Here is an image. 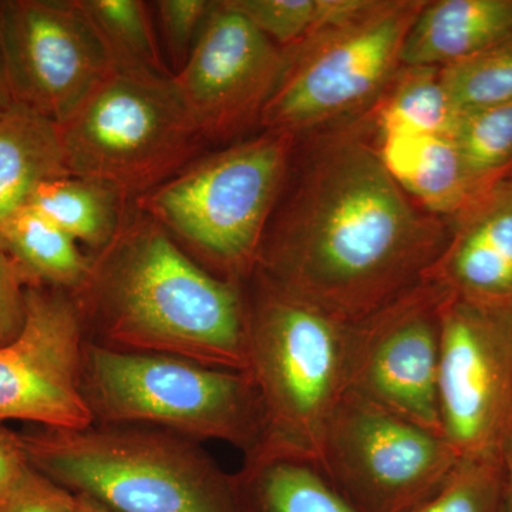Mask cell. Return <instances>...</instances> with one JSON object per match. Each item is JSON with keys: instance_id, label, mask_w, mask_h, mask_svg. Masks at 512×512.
Returning a JSON list of instances; mask_svg holds the SVG:
<instances>
[{"instance_id": "e575fe53", "label": "cell", "mask_w": 512, "mask_h": 512, "mask_svg": "<svg viewBox=\"0 0 512 512\" xmlns=\"http://www.w3.org/2000/svg\"><path fill=\"white\" fill-rule=\"evenodd\" d=\"M0 113H2V110H0Z\"/></svg>"}, {"instance_id": "9c48e42d", "label": "cell", "mask_w": 512, "mask_h": 512, "mask_svg": "<svg viewBox=\"0 0 512 512\" xmlns=\"http://www.w3.org/2000/svg\"><path fill=\"white\" fill-rule=\"evenodd\" d=\"M460 457L443 436L346 392L319 467L357 512H414Z\"/></svg>"}, {"instance_id": "8992f818", "label": "cell", "mask_w": 512, "mask_h": 512, "mask_svg": "<svg viewBox=\"0 0 512 512\" xmlns=\"http://www.w3.org/2000/svg\"><path fill=\"white\" fill-rule=\"evenodd\" d=\"M82 393L93 424L156 427L198 443L224 441L244 458L258 447L261 413L247 372L116 352L86 340Z\"/></svg>"}, {"instance_id": "1f68e13d", "label": "cell", "mask_w": 512, "mask_h": 512, "mask_svg": "<svg viewBox=\"0 0 512 512\" xmlns=\"http://www.w3.org/2000/svg\"><path fill=\"white\" fill-rule=\"evenodd\" d=\"M501 454L504 464V512H512V436L505 441Z\"/></svg>"}, {"instance_id": "cb8c5ba5", "label": "cell", "mask_w": 512, "mask_h": 512, "mask_svg": "<svg viewBox=\"0 0 512 512\" xmlns=\"http://www.w3.org/2000/svg\"><path fill=\"white\" fill-rule=\"evenodd\" d=\"M227 3L276 46L289 49L352 15L363 0H227Z\"/></svg>"}, {"instance_id": "d6a6232c", "label": "cell", "mask_w": 512, "mask_h": 512, "mask_svg": "<svg viewBox=\"0 0 512 512\" xmlns=\"http://www.w3.org/2000/svg\"><path fill=\"white\" fill-rule=\"evenodd\" d=\"M10 104H12V99H10L5 64H3L2 46H0V110L8 109Z\"/></svg>"}, {"instance_id": "f546056e", "label": "cell", "mask_w": 512, "mask_h": 512, "mask_svg": "<svg viewBox=\"0 0 512 512\" xmlns=\"http://www.w3.org/2000/svg\"><path fill=\"white\" fill-rule=\"evenodd\" d=\"M33 284L15 259L0 252V348L19 338L28 318V288Z\"/></svg>"}, {"instance_id": "f1b7e54d", "label": "cell", "mask_w": 512, "mask_h": 512, "mask_svg": "<svg viewBox=\"0 0 512 512\" xmlns=\"http://www.w3.org/2000/svg\"><path fill=\"white\" fill-rule=\"evenodd\" d=\"M0 512H79L77 497L32 466L26 468Z\"/></svg>"}, {"instance_id": "8fae6325", "label": "cell", "mask_w": 512, "mask_h": 512, "mask_svg": "<svg viewBox=\"0 0 512 512\" xmlns=\"http://www.w3.org/2000/svg\"><path fill=\"white\" fill-rule=\"evenodd\" d=\"M440 318L444 437L461 457L501 453L512 436V306L447 292Z\"/></svg>"}, {"instance_id": "7402d4cb", "label": "cell", "mask_w": 512, "mask_h": 512, "mask_svg": "<svg viewBox=\"0 0 512 512\" xmlns=\"http://www.w3.org/2000/svg\"><path fill=\"white\" fill-rule=\"evenodd\" d=\"M460 114L441 82L440 67L402 66L382 99L363 116L372 138L390 134H453Z\"/></svg>"}, {"instance_id": "d6986e66", "label": "cell", "mask_w": 512, "mask_h": 512, "mask_svg": "<svg viewBox=\"0 0 512 512\" xmlns=\"http://www.w3.org/2000/svg\"><path fill=\"white\" fill-rule=\"evenodd\" d=\"M232 476L239 512H357L312 461L252 458Z\"/></svg>"}, {"instance_id": "4fadbf2b", "label": "cell", "mask_w": 512, "mask_h": 512, "mask_svg": "<svg viewBox=\"0 0 512 512\" xmlns=\"http://www.w3.org/2000/svg\"><path fill=\"white\" fill-rule=\"evenodd\" d=\"M284 66V49L217 0L173 82L205 143L220 148L261 127Z\"/></svg>"}, {"instance_id": "2e32d148", "label": "cell", "mask_w": 512, "mask_h": 512, "mask_svg": "<svg viewBox=\"0 0 512 512\" xmlns=\"http://www.w3.org/2000/svg\"><path fill=\"white\" fill-rule=\"evenodd\" d=\"M512 36V0H426L402 49L403 66H451Z\"/></svg>"}, {"instance_id": "484cf974", "label": "cell", "mask_w": 512, "mask_h": 512, "mask_svg": "<svg viewBox=\"0 0 512 512\" xmlns=\"http://www.w3.org/2000/svg\"><path fill=\"white\" fill-rule=\"evenodd\" d=\"M441 82L458 114L512 100V36L478 55L440 69Z\"/></svg>"}, {"instance_id": "3957f363", "label": "cell", "mask_w": 512, "mask_h": 512, "mask_svg": "<svg viewBox=\"0 0 512 512\" xmlns=\"http://www.w3.org/2000/svg\"><path fill=\"white\" fill-rule=\"evenodd\" d=\"M30 466L116 512H239L234 476L201 443L146 426L19 433Z\"/></svg>"}, {"instance_id": "e0dca14e", "label": "cell", "mask_w": 512, "mask_h": 512, "mask_svg": "<svg viewBox=\"0 0 512 512\" xmlns=\"http://www.w3.org/2000/svg\"><path fill=\"white\" fill-rule=\"evenodd\" d=\"M372 141L394 180L430 214L448 221L477 194L451 134H390Z\"/></svg>"}, {"instance_id": "ac0fdd59", "label": "cell", "mask_w": 512, "mask_h": 512, "mask_svg": "<svg viewBox=\"0 0 512 512\" xmlns=\"http://www.w3.org/2000/svg\"><path fill=\"white\" fill-rule=\"evenodd\" d=\"M70 175L57 124L35 111L10 104L0 113V252L2 231L28 207L45 181Z\"/></svg>"}, {"instance_id": "6da1fadb", "label": "cell", "mask_w": 512, "mask_h": 512, "mask_svg": "<svg viewBox=\"0 0 512 512\" xmlns=\"http://www.w3.org/2000/svg\"><path fill=\"white\" fill-rule=\"evenodd\" d=\"M448 237L357 120L298 138L255 272L353 323L426 281Z\"/></svg>"}, {"instance_id": "277c9868", "label": "cell", "mask_w": 512, "mask_h": 512, "mask_svg": "<svg viewBox=\"0 0 512 512\" xmlns=\"http://www.w3.org/2000/svg\"><path fill=\"white\" fill-rule=\"evenodd\" d=\"M247 359L261 413L252 458L320 464L332 414L346 393L348 323L278 288L261 275L245 284Z\"/></svg>"}, {"instance_id": "4dcf8cb0", "label": "cell", "mask_w": 512, "mask_h": 512, "mask_svg": "<svg viewBox=\"0 0 512 512\" xmlns=\"http://www.w3.org/2000/svg\"><path fill=\"white\" fill-rule=\"evenodd\" d=\"M29 467L20 434L0 426V504Z\"/></svg>"}, {"instance_id": "52a82bcc", "label": "cell", "mask_w": 512, "mask_h": 512, "mask_svg": "<svg viewBox=\"0 0 512 512\" xmlns=\"http://www.w3.org/2000/svg\"><path fill=\"white\" fill-rule=\"evenodd\" d=\"M426 0H363L352 15L284 49L261 131L311 136L362 119L402 69L407 33Z\"/></svg>"}, {"instance_id": "83f0119b", "label": "cell", "mask_w": 512, "mask_h": 512, "mask_svg": "<svg viewBox=\"0 0 512 512\" xmlns=\"http://www.w3.org/2000/svg\"><path fill=\"white\" fill-rule=\"evenodd\" d=\"M157 12L161 37L170 59L171 73L187 63L214 2L212 0H158L151 3Z\"/></svg>"}, {"instance_id": "7a4b0ae2", "label": "cell", "mask_w": 512, "mask_h": 512, "mask_svg": "<svg viewBox=\"0 0 512 512\" xmlns=\"http://www.w3.org/2000/svg\"><path fill=\"white\" fill-rule=\"evenodd\" d=\"M90 255L89 275L72 293L89 342L247 370L245 285L202 268L133 202L113 241Z\"/></svg>"}, {"instance_id": "d4e9b609", "label": "cell", "mask_w": 512, "mask_h": 512, "mask_svg": "<svg viewBox=\"0 0 512 512\" xmlns=\"http://www.w3.org/2000/svg\"><path fill=\"white\" fill-rule=\"evenodd\" d=\"M476 190L512 170V100L461 114L453 134Z\"/></svg>"}, {"instance_id": "9a60e30c", "label": "cell", "mask_w": 512, "mask_h": 512, "mask_svg": "<svg viewBox=\"0 0 512 512\" xmlns=\"http://www.w3.org/2000/svg\"><path fill=\"white\" fill-rule=\"evenodd\" d=\"M447 224L450 237L427 279L460 298L512 306V170Z\"/></svg>"}, {"instance_id": "30bf717a", "label": "cell", "mask_w": 512, "mask_h": 512, "mask_svg": "<svg viewBox=\"0 0 512 512\" xmlns=\"http://www.w3.org/2000/svg\"><path fill=\"white\" fill-rule=\"evenodd\" d=\"M446 293L426 279L348 323L345 342L346 392L443 437L440 309Z\"/></svg>"}, {"instance_id": "836d02e7", "label": "cell", "mask_w": 512, "mask_h": 512, "mask_svg": "<svg viewBox=\"0 0 512 512\" xmlns=\"http://www.w3.org/2000/svg\"><path fill=\"white\" fill-rule=\"evenodd\" d=\"M77 497V508L79 512H116L110 510V508L104 507L103 504L97 503L89 497H83V495H76Z\"/></svg>"}, {"instance_id": "44dd1931", "label": "cell", "mask_w": 512, "mask_h": 512, "mask_svg": "<svg viewBox=\"0 0 512 512\" xmlns=\"http://www.w3.org/2000/svg\"><path fill=\"white\" fill-rule=\"evenodd\" d=\"M2 252L18 262L33 284L70 293L82 288L92 268V255L32 207L23 208L5 225Z\"/></svg>"}, {"instance_id": "603a6c76", "label": "cell", "mask_w": 512, "mask_h": 512, "mask_svg": "<svg viewBox=\"0 0 512 512\" xmlns=\"http://www.w3.org/2000/svg\"><path fill=\"white\" fill-rule=\"evenodd\" d=\"M114 66L173 76L158 45L150 6L141 0H76Z\"/></svg>"}, {"instance_id": "ba28073f", "label": "cell", "mask_w": 512, "mask_h": 512, "mask_svg": "<svg viewBox=\"0 0 512 512\" xmlns=\"http://www.w3.org/2000/svg\"><path fill=\"white\" fill-rule=\"evenodd\" d=\"M67 171L136 201L207 151L173 76L116 67L59 126Z\"/></svg>"}, {"instance_id": "5b68a950", "label": "cell", "mask_w": 512, "mask_h": 512, "mask_svg": "<svg viewBox=\"0 0 512 512\" xmlns=\"http://www.w3.org/2000/svg\"><path fill=\"white\" fill-rule=\"evenodd\" d=\"M296 141L292 134L261 131L205 151L133 204L202 268L245 285L258 264Z\"/></svg>"}, {"instance_id": "4316f807", "label": "cell", "mask_w": 512, "mask_h": 512, "mask_svg": "<svg viewBox=\"0 0 512 512\" xmlns=\"http://www.w3.org/2000/svg\"><path fill=\"white\" fill-rule=\"evenodd\" d=\"M414 512H504L503 454L460 457L439 490Z\"/></svg>"}, {"instance_id": "7c38bea8", "label": "cell", "mask_w": 512, "mask_h": 512, "mask_svg": "<svg viewBox=\"0 0 512 512\" xmlns=\"http://www.w3.org/2000/svg\"><path fill=\"white\" fill-rule=\"evenodd\" d=\"M0 46L12 104L57 126L116 69L76 0H3Z\"/></svg>"}, {"instance_id": "5bb4252c", "label": "cell", "mask_w": 512, "mask_h": 512, "mask_svg": "<svg viewBox=\"0 0 512 512\" xmlns=\"http://www.w3.org/2000/svg\"><path fill=\"white\" fill-rule=\"evenodd\" d=\"M86 340L72 293L30 285L25 329L0 348V426L6 421L49 429L92 426L82 393Z\"/></svg>"}, {"instance_id": "ffe728a7", "label": "cell", "mask_w": 512, "mask_h": 512, "mask_svg": "<svg viewBox=\"0 0 512 512\" xmlns=\"http://www.w3.org/2000/svg\"><path fill=\"white\" fill-rule=\"evenodd\" d=\"M131 202L116 188L92 178L64 175L36 188L28 207L53 222L80 247L96 254L113 241Z\"/></svg>"}]
</instances>
